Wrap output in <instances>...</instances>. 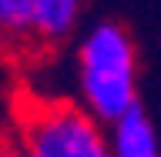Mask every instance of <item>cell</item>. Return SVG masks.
Masks as SVG:
<instances>
[{"label": "cell", "instance_id": "obj_1", "mask_svg": "<svg viewBox=\"0 0 161 157\" xmlns=\"http://www.w3.org/2000/svg\"><path fill=\"white\" fill-rule=\"evenodd\" d=\"M80 107L101 124H118L138 110V50L121 24L101 20L77 44Z\"/></svg>", "mask_w": 161, "mask_h": 157}, {"label": "cell", "instance_id": "obj_2", "mask_svg": "<svg viewBox=\"0 0 161 157\" xmlns=\"http://www.w3.org/2000/svg\"><path fill=\"white\" fill-rule=\"evenodd\" d=\"M17 144L27 157H114L111 130L80 104H37L24 110Z\"/></svg>", "mask_w": 161, "mask_h": 157}, {"label": "cell", "instance_id": "obj_3", "mask_svg": "<svg viewBox=\"0 0 161 157\" xmlns=\"http://www.w3.org/2000/svg\"><path fill=\"white\" fill-rule=\"evenodd\" d=\"M80 20V0H0V27L17 44H57Z\"/></svg>", "mask_w": 161, "mask_h": 157}, {"label": "cell", "instance_id": "obj_4", "mask_svg": "<svg viewBox=\"0 0 161 157\" xmlns=\"http://www.w3.org/2000/svg\"><path fill=\"white\" fill-rule=\"evenodd\" d=\"M111 144H114V157H161L158 130L141 107L121 117L118 124H111Z\"/></svg>", "mask_w": 161, "mask_h": 157}, {"label": "cell", "instance_id": "obj_5", "mask_svg": "<svg viewBox=\"0 0 161 157\" xmlns=\"http://www.w3.org/2000/svg\"><path fill=\"white\" fill-rule=\"evenodd\" d=\"M3 157H27L20 147H3Z\"/></svg>", "mask_w": 161, "mask_h": 157}]
</instances>
